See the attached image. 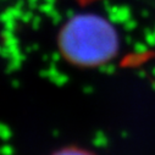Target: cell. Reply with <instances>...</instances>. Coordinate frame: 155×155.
Returning <instances> with one entry per match:
<instances>
[{
	"label": "cell",
	"mask_w": 155,
	"mask_h": 155,
	"mask_svg": "<svg viewBox=\"0 0 155 155\" xmlns=\"http://www.w3.org/2000/svg\"><path fill=\"white\" fill-rule=\"evenodd\" d=\"M50 155H97L92 150L84 148V147H78V145H66L62 148L56 149L53 151Z\"/></svg>",
	"instance_id": "7a4b0ae2"
},
{
	"label": "cell",
	"mask_w": 155,
	"mask_h": 155,
	"mask_svg": "<svg viewBox=\"0 0 155 155\" xmlns=\"http://www.w3.org/2000/svg\"><path fill=\"white\" fill-rule=\"evenodd\" d=\"M59 51L65 61L80 68H95L116 58L120 37L104 17L82 14L70 18L58 37Z\"/></svg>",
	"instance_id": "6da1fadb"
}]
</instances>
